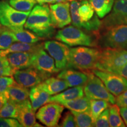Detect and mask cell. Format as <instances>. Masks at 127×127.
Wrapping results in <instances>:
<instances>
[{
  "label": "cell",
  "instance_id": "obj_1",
  "mask_svg": "<svg viewBox=\"0 0 127 127\" xmlns=\"http://www.w3.org/2000/svg\"><path fill=\"white\" fill-rule=\"evenodd\" d=\"M42 39L51 38L55 34L50 9L47 4L35 5L28 15L24 26Z\"/></svg>",
  "mask_w": 127,
  "mask_h": 127
},
{
  "label": "cell",
  "instance_id": "obj_2",
  "mask_svg": "<svg viewBox=\"0 0 127 127\" xmlns=\"http://www.w3.org/2000/svg\"><path fill=\"white\" fill-rule=\"evenodd\" d=\"M101 49L95 47H79L69 49L68 68L87 72L95 69L99 58Z\"/></svg>",
  "mask_w": 127,
  "mask_h": 127
},
{
  "label": "cell",
  "instance_id": "obj_3",
  "mask_svg": "<svg viewBox=\"0 0 127 127\" xmlns=\"http://www.w3.org/2000/svg\"><path fill=\"white\" fill-rule=\"evenodd\" d=\"M55 38L69 47H96L99 38L95 35L74 26L65 27L55 35Z\"/></svg>",
  "mask_w": 127,
  "mask_h": 127
},
{
  "label": "cell",
  "instance_id": "obj_4",
  "mask_svg": "<svg viewBox=\"0 0 127 127\" xmlns=\"http://www.w3.org/2000/svg\"><path fill=\"white\" fill-rule=\"evenodd\" d=\"M127 63V50L105 47L101 49L95 69L115 73Z\"/></svg>",
  "mask_w": 127,
  "mask_h": 127
},
{
  "label": "cell",
  "instance_id": "obj_5",
  "mask_svg": "<svg viewBox=\"0 0 127 127\" xmlns=\"http://www.w3.org/2000/svg\"><path fill=\"white\" fill-rule=\"evenodd\" d=\"M85 72L88 76V81L84 86L87 97L90 99L105 100L111 104H115V96L107 90L102 80L91 71Z\"/></svg>",
  "mask_w": 127,
  "mask_h": 127
},
{
  "label": "cell",
  "instance_id": "obj_6",
  "mask_svg": "<svg viewBox=\"0 0 127 127\" xmlns=\"http://www.w3.org/2000/svg\"><path fill=\"white\" fill-rule=\"evenodd\" d=\"M98 44L102 48L127 50V25H117L104 30L99 36Z\"/></svg>",
  "mask_w": 127,
  "mask_h": 127
},
{
  "label": "cell",
  "instance_id": "obj_7",
  "mask_svg": "<svg viewBox=\"0 0 127 127\" xmlns=\"http://www.w3.org/2000/svg\"><path fill=\"white\" fill-rule=\"evenodd\" d=\"M30 12L20 11L6 1H1L0 24L8 28L24 27Z\"/></svg>",
  "mask_w": 127,
  "mask_h": 127
},
{
  "label": "cell",
  "instance_id": "obj_8",
  "mask_svg": "<svg viewBox=\"0 0 127 127\" xmlns=\"http://www.w3.org/2000/svg\"><path fill=\"white\" fill-rule=\"evenodd\" d=\"M44 48L55 61L56 67L60 71L68 68L69 60V48L61 41H46L43 43Z\"/></svg>",
  "mask_w": 127,
  "mask_h": 127
},
{
  "label": "cell",
  "instance_id": "obj_9",
  "mask_svg": "<svg viewBox=\"0 0 127 127\" xmlns=\"http://www.w3.org/2000/svg\"><path fill=\"white\" fill-rule=\"evenodd\" d=\"M32 66L48 78L60 71L56 67L53 58L44 48L43 44H41L38 48L33 52Z\"/></svg>",
  "mask_w": 127,
  "mask_h": 127
},
{
  "label": "cell",
  "instance_id": "obj_10",
  "mask_svg": "<svg viewBox=\"0 0 127 127\" xmlns=\"http://www.w3.org/2000/svg\"><path fill=\"white\" fill-rule=\"evenodd\" d=\"M91 71L102 80L107 90L115 96L127 90V79L123 76L98 69H93Z\"/></svg>",
  "mask_w": 127,
  "mask_h": 127
},
{
  "label": "cell",
  "instance_id": "obj_11",
  "mask_svg": "<svg viewBox=\"0 0 127 127\" xmlns=\"http://www.w3.org/2000/svg\"><path fill=\"white\" fill-rule=\"evenodd\" d=\"M64 106L57 102H49L39 108L36 112V118L48 127L58 126Z\"/></svg>",
  "mask_w": 127,
  "mask_h": 127
},
{
  "label": "cell",
  "instance_id": "obj_12",
  "mask_svg": "<svg viewBox=\"0 0 127 127\" xmlns=\"http://www.w3.org/2000/svg\"><path fill=\"white\" fill-rule=\"evenodd\" d=\"M127 25V0H115L112 10L102 21V30Z\"/></svg>",
  "mask_w": 127,
  "mask_h": 127
},
{
  "label": "cell",
  "instance_id": "obj_13",
  "mask_svg": "<svg viewBox=\"0 0 127 127\" xmlns=\"http://www.w3.org/2000/svg\"><path fill=\"white\" fill-rule=\"evenodd\" d=\"M13 77L16 82L28 89L37 86L48 78L47 76L32 66L16 70L14 73Z\"/></svg>",
  "mask_w": 127,
  "mask_h": 127
},
{
  "label": "cell",
  "instance_id": "obj_14",
  "mask_svg": "<svg viewBox=\"0 0 127 127\" xmlns=\"http://www.w3.org/2000/svg\"><path fill=\"white\" fill-rule=\"evenodd\" d=\"M52 23L55 28H63L71 23L70 4L61 2L49 5Z\"/></svg>",
  "mask_w": 127,
  "mask_h": 127
},
{
  "label": "cell",
  "instance_id": "obj_15",
  "mask_svg": "<svg viewBox=\"0 0 127 127\" xmlns=\"http://www.w3.org/2000/svg\"><path fill=\"white\" fill-rule=\"evenodd\" d=\"M57 77L65 81L68 87H84L88 79V76L85 72L69 68L63 69L57 75Z\"/></svg>",
  "mask_w": 127,
  "mask_h": 127
},
{
  "label": "cell",
  "instance_id": "obj_16",
  "mask_svg": "<svg viewBox=\"0 0 127 127\" xmlns=\"http://www.w3.org/2000/svg\"><path fill=\"white\" fill-rule=\"evenodd\" d=\"M18 107V117L17 120L22 127H34L36 123L35 112L32 107L29 99L17 104Z\"/></svg>",
  "mask_w": 127,
  "mask_h": 127
},
{
  "label": "cell",
  "instance_id": "obj_17",
  "mask_svg": "<svg viewBox=\"0 0 127 127\" xmlns=\"http://www.w3.org/2000/svg\"><path fill=\"white\" fill-rule=\"evenodd\" d=\"M32 53L30 52H20L11 53L6 55L7 59L14 71L32 66Z\"/></svg>",
  "mask_w": 127,
  "mask_h": 127
},
{
  "label": "cell",
  "instance_id": "obj_18",
  "mask_svg": "<svg viewBox=\"0 0 127 127\" xmlns=\"http://www.w3.org/2000/svg\"><path fill=\"white\" fill-rule=\"evenodd\" d=\"M84 95V87H73L72 88L52 95L49 99L48 102H57L59 104H63L65 102L81 97Z\"/></svg>",
  "mask_w": 127,
  "mask_h": 127
},
{
  "label": "cell",
  "instance_id": "obj_19",
  "mask_svg": "<svg viewBox=\"0 0 127 127\" xmlns=\"http://www.w3.org/2000/svg\"><path fill=\"white\" fill-rule=\"evenodd\" d=\"M38 85L51 96L61 93L68 88L65 81L53 77L48 78Z\"/></svg>",
  "mask_w": 127,
  "mask_h": 127
},
{
  "label": "cell",
  "instance_id": "obj_20",
  "mask_svg": "<svg viewBox=\"0 0 127 127\" xmlns=\"http://www.w3.org/2000/svg\"><path fill=\"white\" fill-rule=\"evenodd\" d=\"M30 90L27 88H25L17 82H14L7 89L5 93V95L7 99L17 103H20L29 98Z\"/></svg>",
  "mask_w": 127,
  "mask_h": 127
},
{
  "label": "cell",
  "instance_id": "obj_21",
  "mask_svg": "<svg viewBox=\"0 0 127 127\" xmlns=\"http://www.w3.org/2000/svg\"><path fill=\"white\" fill-rule=\"evenodd\" d=\"M51 95L42 90L38 85L31 88L29 98L35 112L44 105L48 102Z\"/></svg>",
  "mask_w": 127,
  "mask_h": 127
},
{
  "label": "cell",
  "instance_id": "obj_22",
  "mask_svg": "<svg viewBox=\"0 0 127 127\" xmlns=\"http://www.w3.org/2000/svg\"><path fill=\"white\" fill-rule=\"evenodd\" d=\"M13 34L16 42H21L24 43L36 44L42 38L30 30L21 28H9Z\"/></svg>",
  "mask_w": 127,
  "mask_h": 127
},
{
  "label": "cell",
  "instance_id": "obj_23",
  "mask_svg": "<svg viewBox=\"0 0 127 127\" xmlns=\"http://www.w3.org/2000/svg\"><path fill=\"white\" fill-rule=\"evenodd\" d=\"M91 99L87 96H81L61 104L69 110L75 112H85L90 111Z\"/></svg>",
  "mask_w": 127,
  "mask_h": 127
},
{
  "label": "cell",
  "instance_id": "obj_24",
  "mask_svg": "<svg viewBox=\"0 0 127 127\" xmlns=\"http://www.w3.org/2000/svg\"><path fill=\"white\" fill-rule=\"evenodd\" d=\"M41 44H28L15 42L10 47L4 50H0V56H6L11 53L20 52H33L37 50Z\"/></svg>",
  "mask_w": 127,
  "mask_h": 127
},
{
  "label": "cell",
  "instance_id": "obj_25",
  "mask_svg": "<svg viewBox=\"0 0 127 127\" xmlns=\"http://www.w3.org/2000/svg\"><path fill=\"white\" fill-rule=\"evenodd\" d=\"M96 15L103 18L112 10L114 0H89Z\"/></svg>",
  "mask_w": 127,
  "mask_h": 127
},
{
  "label": "cell",
  "instance_id": "obj_26",
  "mask_svg": "<svg viewBox=\"0 0 127 127\" xmlns=\"http://www.w3.org/2000/svg\"><path fill=\"white\" fill-rule=\"evenodd\" d=\"M109 127H126L120 114V107L117 104H111L109 107Z\"/></svg>",
  "mask_w": 127,
  "mask_h": 127
},
{
  "label": "cell",
  "instance_id": "obj_27",
  "mask_svg": "<svg viewBox=\"0 0 127 127\" xmlns=\"http://www.w3.org/2000/svg\"><path fill=\"white\" fill-rule=\"evenodd\" d=\"M111 104L102 99H91L90 101V113L94 121H96L99 115L108 108Z\"/></svg>",
  "mask_w": 127,
  "mask_h": 127
},
{
  "label": "cell",
  "instance_id": "obj_28",
  "mask_svg": "<svg viewBox=\"0 0 127 127\" xmlns=\"http://www.w3.org/2000/svg\"><path fill=\"white\" fill-rule=\"evenodd\" d=\"M74 116L77 127H94V121L90 111L85 112H75L71 111Z\"/></svg>",
  "mask_w": 127,
  "mask_h": 127
},
{
  "label": "cell",
  "instance_id": "obj_29",
  "mask_svg": "<svg viewBox=\"0 0 127 127\" xmlns=\"http://www.w3.org/2000/svg\"><path fill=\"white\" fill-rule=\"evenodd\" d=\"M0 117L17 119L18 107L17 103L8 99L5 104L0 109Z\"/></svg>",
  "mask_w": 127,
  "mask_h": 127
},
{
  "label": "cell",
  "instance_id": "obj_30",
  "mask_svg": "<svg viewBox=\"0 0 127 127\" xmlns=\"http://www.w3.org/2000/svg\"><path fill=\"white\" fill-rule=\"evenodd\" d=\"M9 4L20 11L30 12L37 2L35 0H9Z\"/></svg>",
  "mask_w": 127,
  "mask_h": 127
},
{
  "label": "cell",
  "instance_id": "obj_31",
  "mask_svg": "<svg viewBox=\"0 0 127 127\" xmlns=\"http://www.w3.org/2000/svg\"><path fill=\"white\" fill-rule=\"evenodd\" d=\"M16 42L15 38L9 28L5 27L0 34V50H5Z\"/></svg>",
  "mask_w": 127,
  "mask_h": 127
},
{
  "label": "cell",
  "instance_id": "obj_32",
  "mask_svg": "<svg viewBox=\"0 0 127 127\" xmlns=\"http://www.w3.org/2000/svg\"><path fill=\"white\" fill-rule=\"evenodd\" d=\"M14 72L6 56H0V77H13Z\"/></svg>",
  "mask_w": 127,
  "mask_h": 127
},
{
  "label": "cell",
  "instance_id": "obj_33",
  "mask_svg": "<svg viewBox=\"0 0 127 127\" xmlns=\"http://www.w3.org/2000/svg\"><path fill=\"white\" fill-rule=\"evenodd\" d=\"M94 127H109V108L103 111L95 121Z\"/></svg>",
  "mask_w": 127,
  "mask_h": 127
},
{
  "label": "cell",
  "instance_id": "obj_34",
  "mask_svg": "<svg viewBox=\"0 0 127 127\" xmlns=\"http://www.w3.org/2000/svg\"><path fill=\"white\" fill-rule=\"evenodd\" d=\"M60 127H77L74 116L71 111H67L65 113Z\"/></svg>",
  "mask_w": 127,
  "mask_h": 127
},
{
  "label": "cell",
  "instance_id": "obj_35",
  "mask_svg": "<svg viewBox=\"0 0 127 127\" xmlns=\"http://www.w3.org/2000/svg\"><path fill=\"white\" fill-rule=\"evenodd\" d=\"M15 82L13 77H0V94L5 95L7 89Z\"/></svg>",
  "mask_w": 127,
  "mask_h": 127
},
{
  "label": "cell",
  "instance_id": "obj_36",
  "mask_svg": "<svg viewBox=\"0 0 127 127\" xmlns=\"http://www.w3.org/2000/svg\"><path fill=\"white\" fill-rule=\"evenodd\" d=\"M0 127H22V125L16 118L0 117Z\"/></svg>",
  "mask_w": 127,
  "mask_h": 127
},
{
  "label": "cell",
  "instance_id": "obj_37",
  "mask_svg": "<svg viewBox=\"0 0 127 127\" xmlns=\"http://www.w3.org/2000/svg\"><path fill=\"white\" fill-rule=\"evenodd\" d=\"M115 104L120 107H127V90L117 96Z\"/></svg>",
  "mask_w": 127,
  "mask_h": 127
},
{
  "label": "cell",
  "instance_id": "obj_38",
  "mask_svg": "<svg viewBox=\"0 0 127 127\" xmlns=\"http://www.w3.org/2000/svg\"><path fill=\"white\" fill-rule=\"evenodd\" d=\"M120 114L125 124L127 126V107H121Z\"/></svg>",
  "mask_w": 127,
  "mask_h": 127
},
{
  "label": "cell",
  "instance_id": "obj_39",
  "mask_svg": "<svg viewBox=\"0 0 127 127\" xmlns=\"http://www.w3.org/2000/svg\"><path fill=\"white\" fill-rule=\"evenodd\" d=\"M116 74L123 76L125 78L127 79V63L124 65L123 67L121 68L119 70L116 72Z\"/></svg>",
  "mask_w": 127,
  "mask_h": 127
},
{
  "label": "cell",
  "instance_id": "obj_40",
  "mask_svg": "<svg viewBox=\"0 0 127 127\" xmlns=\"http://www.w3.org/2000/svg\"><path fill=\"white\" fill-rule=\"evenodd\" d=\"M38 4L43 5L47 4H54V3L58 2V0H35Z\"/></svg>",
  "mask_w": 127,
  "mask_h": 127
},
{
  "label": "cell",
  "instance_id": "obj_41",
  "mask_svg": "<svg viewBox=\"0 0 127 127\" xmlns=\"http://www.w3.org/2000/svg\"><path fill=\"white\" fill-rule=\"evenodd\" d=\"M7 100L8 99L5 95L3 94H0V109L5 104Z\"/></svg>",
  "mask_w": 127,
  "mask_h": 127
},
{
  "label": "cell",
  "instance_id": "obj_42",
  "mask_svg": "<svg viewBox=\"0 0 127 127\" xmlns=\"http://www.w3.org/2000/svg\"><path fill=\"white\" fill-rule=\"evenodd\" d=\"M82 1V0H58V2H69V1Z\"/></svg>",
  "mask_w": 127,
  "mask_h": 127
},
{
  "label": "cell",
  "instance_id": "obj_43",
  "mask_svg": "<svg viewBox=\"0 0 127 127\" xmlns=\"http://www.w3.org/2000/svg\"><path fill=\"white\" fill-rule=\"evenodd\" d=\"M4 27L2 26V25H1V24H0V34H1V33L2 32V31H3V30H4Z\"/></svg>",
  "mask_w": 127,
  "mask_h": 127
}]
</instances>
